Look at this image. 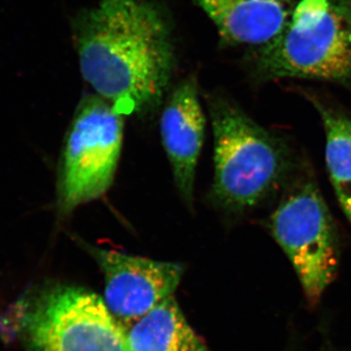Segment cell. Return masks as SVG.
Returning <instances> with one entry per match:
<instances>
[{
    "label": "cell",
    "mask_w": 351,
    "mask_h": 351,
    "mask_svg": "<svg viewBox=\"0 0 351 351\" xmlns=\"http://www.w3.org/2000/svg\"><path fill=\"white\" fill-rule=\"evenodd\" d=\"M122 326L127 351H209L189 324L174 297Z\"/></svg>",
    "instance_id": "obj_10"
},
{
    "label": "cell",
    "mask_w": 351,
    "mask_h": 351,
    "mask_svg": "<svg viewBox=\"0 0 351 351\" xmlns=\"http://www.w3.org/2000/svg\"><path fill=\"white\" fill-rule=\"evenodd\" d=\"M326 134V163L335 193L351 223V117L313 93H306Z\"/></svg>",
    "instance_id": "obj_11"
},
{
    "label": "cell",
    "mask_w": 351,
    "mask_h": 351,
    "mask_svg": "<svg viewBox=\"0 0 351 351\" xmlns=\"http://www.w3.org/2000/svg\"><path fill=\"white\" fill-rule=\"evenodd\" d=\"M124 115L97 95L78 104L58 164V221L101 198L112 186L123 144Z\"/></svg>",
    "instance_id": "obj_5"
},
{
    "label": "cell",
    "mask_w": 351,
    "mask_h": 351,
    "mask_svg": "<svg viewBox=\"0 0 351 351\" xmlns=\"http://www.w3.org/2000/svg\"><path fill=\"white\" fill-rule=\"evenodd\" d=\"M257 82L295 77L351 90V0H300L282 32L248 54Z\"/></svg>",
    "instance_id": "obj_3"
},
{
    "label": "cell",
    "mask_w": 351,
    "mask_h": 351,
    "mask_svg": "<svg viewBox=\"0 0 351 351\" xmlns=\"http://www.w3.org/2000/svg\"><path fill=\"white\" fill-rule=\"evenodd\" d=\"M204 112L195 76L173 90L160 117V135L182 199L193 209L196 168L204 143Z\"/></svg>",
    "instance_id": "obj_8"
},
{
    "label": "cell",
    "mask_w": 351,
    "mask_h": 351,
    "mask_svg": "<svg viewBox=\"0 0 351 351\" xmlns=\"http://www.w3.org/2000/svg\"><path fill=\"white\" fill-rule=\"evenodd\" d=\"M214 134L213 206L242 216L261 206L287 182L295 168L282 138L221 95L208 99Z\"/></svg>",
    "instance_id": "obj_2"
},
{
    "label": "cell",
    "mask_w": 351,
    "mask_h": 351,
    "mask_svg": "<svg viewBox=\"0 0 351 351\" xmlns=\"http://www.w3.org/2000/svg\"><path fill=\"white\" fill-rule=\"evenodd\" d=\"M226 43L261 47L276 38L292 15V0H196Z\"/></svg>",
    "instance_id": "obj_9"
},
{
    "label": "cell",
    "mask_w": 351,
    "mask_h": 351,
    "mask_svg": "<svg viewBox=\"0 0 351 351\" xmlns=\"http://www.w3.org/2000/svg\"><path fill=\"white\" fill-rule=\"evenodd\" d=\"M292 263L307 304L315 307L334 281L339 263L336 223L315 182L291 189L267 223Z\"/></svg>",
    "instance_id": "obj_6"
},
{
    "label": "cell",
    "mask_w": 351,
    "mask_h": 351,
    "mask_svg": "<svg viewBox=\"0 0 351 351\" xmlns=\"http://www.w3.org/2000/svg\"><path fill=\"white\" fill-rule=\"evenodd\" d=\"M14 313L25 351H127L121 323L86 288L45 284L23 295Z\"/></svg>",
    "instance_id": "obj_4"
},
{
    "label": "cell",
    "mask_w": 351,
    "mask_h": 351,
    "mask_svg": "<svg viewBox=\"0 0 351 351\" xmlns=\"http://www.w3.org/2000/svg\"><path fill=\"white\" fill-rule=\"evenodd\" d=\"M103 274L104 301L122 325L138 320L164 301L174 297L184 267L181 263L161 262L96 246L76 237Z\"/></svg>",
    "instance_id": "obj_7"
},
{
    "label": "cell",
    "mask_w": 351,
    "mask_h": 351,
    "mask_svg": "<svg viewBox=\"0 0 351 351\" xmlns=\"http://www.w3.org/2000/svg\"><path fill=\"white\" fill-rule=\"evenodd\" d=\"M80 71L97 96L124 115L159 107L175 66L169 25L147 0H99L78 16Z\"/></svg>",
    "instance_id": "obj_1"
}]
</instances>
